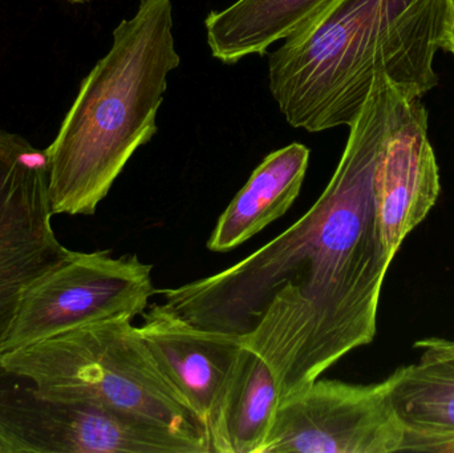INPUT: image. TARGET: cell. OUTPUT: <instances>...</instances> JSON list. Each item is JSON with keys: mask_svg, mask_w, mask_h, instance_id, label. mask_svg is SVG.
Wrapping results in <instances>:
<instances>
[{"mask_svg": "<svg viewBox=\"0 0 454 453\" xmlns=\"http://www.w3.org/2000/svg\"><path fill=\"white\" fill-rule=\"evenodd\" d=\"M407 100L378 74L335 173L303 217L221 273L157 290L191 324L242 337L271 367L282 401L375 340L394 258L381 242L373 177Z\"/></svg>", "mask_w": 454, "mask_h": 453, "instance_id": "cell-1", "label": "cell"}, {"mask_svg": "<svg viewBox=\"0 0 454 453\" xmlns=\"http://www.w3.org/2000/svg\"><path fill=\"white\" fill-rule=\"evenodd\" d=\"M152 270L136 254L71 252L24 293L2 354L90 322L141 316L157 293Z\"/></svg>", "mask_w": 454, "mask_h": 453, "instance_id": "cell-6", "label": "cell"}, {"mask_svg": "<svg viewBox=\"0 0 454 453\" xmlns=\"http://www.w3.org/2000/svg\"><path fill=\"white\" fill-rule=\"evenodd\" d=\"M402 452L454 453V435L407 428Z\"/></svg>", "mask_w": 454, "mask_h": 453, "instance_id": "cell-15", "label": "cell"}, {"mask_svg": "<svg viewBox=\"0 0 454 453\" xmlns=\"http://www.w3.org/2000/svg\"><path fill=\"white\" fill-rule=\"evenodd\" d=\"M309 162V149L299 143L267 154L221 215L209 250L229 252L282 217L301 193Z\"/></svg>", "mask_w": 454, "mask_h": 453, "instance_id": "cell-11", "label": "cell"}, {"mask_svg": "<svg viewBox=\"0 0 454 453\" xmlns=\"http://www.w3.org/2000/svg\"><path fill=\"white\" fill-rule=\"evenodd\" d=\"M442 50L448 51L454 56V0H450V15H448Z\"/></svg>", "mask_w": 454, "mask_h": 453, "instance_id": "cell-16", "label": "cell"}, {"mask_svg": "<svg viewBox=\"0 0 454 453\" xmlns=\"http://www.w3.org/2000/svg\"><path fill=\"white\" fill-rule=\"evenodd\" d=\"M400 367L383 382L317 379L280 402L262 453L402 452L407 426L395 406Z\"/></svg>", "mask_w": 454, "mask_h": 453, "instance_id": "cell-7", "label": "cell"}, {"mask_svg": "<svg viewBox=\"0 0 454 453\" xmlns=\"http://www.w3.org/2000/svg\"><path fill=\"white\" fill-rule=\"evenodd\" d=\"M420 362L400 367L395 406L410 430L454 435V351L440 338L416 343Z\"/></svg>", "mask_w": 454, "mask_h": 453, "instance_id": "cell-14", "label": "cell"}, {"mask_svg": "<svg viewBox=\"0 0 454 453\" xmlns=\"http://www.w3.org/2000/svg\"><path fill=\"white\" fill-rule=\"evenodd\" d=\"M209 453L140 415L51 395L0 364V453Z\"/></svg>", "mask_w": 454, "mask_h": 453, "instance_id": "cell-5", "label": "cell"}, {"mask_svg": "<svg viewBox=\"0 0 454 453\" xmlns=\"http://www.w3.org/2000/svg\"><path fill=\"white\" fill-rule=\"evenodd\" d=\"M172 0H140L114 28L45 149L56 215H92L137 149L156 135L168 76L178 68Z\"/></svg>", "mask_w": 454, "mask_h": 453, "instance_id": "cell-3", "label": "cell"}, {"mask_svg": "<svg viewBox=\"0 0 454 453\" xmlns=\"http://www.w3.org/2000/svg\"><path fill=\"white\" fill-rule=\"evenodd\" d=\"M450 0H333L269 55V85L286 121L309 133L349 127L373 80L408 98L437 85Z\"/></svg>", "mask_w": 454, "mask_h": 453, "instance_id": "cell-2", "label": "cell"}, {"mask_svg": "<svg viewBox=\"0 0 454 453\" xmlns=\"http://www.w3.org/2000/svg\"><path fill=\"white\" fill-rule=\"evenodd\" d=\"M66 2L71 3V4H85L90 0H66Z\"/></svg>", "mask_w": 454, "mask_h": 453, "instance_id": "cell-18", "label": "cell"}, {"mask_svg": "<svg viewBox=\"0 0 454 453\" xmlns=\"http://www.w3.org/2000/svg\"><path fill=\"white\" fill-rule=\"evenodd\" d=\"M440 340H442V343L445 346V348L454 351V340H444V338H440Z\"/></svg>", "mask_w": 454, "mask_h": 453, "instance_id": "cell-17", "label": "cell"}, {"mask_svg": "<svg viewBox=\"0 0 454 453\" xmlns=\"http://www.w3.org/2000/svg\"><path fill=\"white\" fill-rule=\"evenodd\" d=\"M133 319L82 324L3 353L0 364L43 393L140 415L209 449L204 423L162 374Z\"/></svg>", "mask_w": 454, "mask_h": 453, "instance_id": "cell-4", "label": "cell"}, {"mask_svg": "<svg viewBox=\"0 0 454 453\" xmlns=\"http://www.w3.org/2000/svg\"><path fill=\"white\" fill-rule=\"evenodd\" d=\"M52 215L45 149L0 129V354L24 293L71 254Z\"/></svg>", "mask_w": 454, "mask_h": 453, "instance_id": "cell-8", "label": "cell"}, {"mask_svg": "<svg viewBox=\"0 0 454 453\" xmlns=\"http://www.w3.org/2000/svg\"><path fill=\"white\" fill-rule=\"evenodd\" d=\"M379 230L387 254L426 220L439 199L440 170L421 98H408L384 137L375 167Z\"/></svg>", "mask_w": 454, "mask_h": 453, "instance_id": "cell-9", "label": "cell"}, {"mask_svg": "<svg viewBox=\"0 0 454 453\" xmlns=\"http://www.w3.org/2000/svg\"><path fill=\"white\" fill-rule=\"evenodd\" d=\"M141 316L143 324L138 330L157 366L209 435L245 346L242 337L201 329L164 303H154Z\"/></svg>", "mask_w": 454, "mask_h": 453, "instance_id": "cell-10", "label": "cell"}, {"mask_svg": "<svg viewBox=\"0 0 454 453\" xmlns=\"http://www.w3.org/2000/svg\"><path fill=\"white\" fill-rule=\"evenodd\" d=\"M280 402L271 367L243 346L207 435L210 453H262Z\"/></svg>", "mask_w": 454, "mask_h": 453, "instance_id": "cell-12", "label": "cell"}, {"mask_svg": "<svg viewBox=\"0 0 454 453\" xmlns=\"http://www.w3.org/2000/svg\"><path fill=\"white\" fill-rule=\"evenodd\" d=\"M333 0H237L205 19L213 58L238 63L251 55L264 56L275 43L301 31Z\"/></svg>", "mask_w": 454, "mask_h": 453, "instance_id": "cell-13", "label": "cell"}]
</instances>
